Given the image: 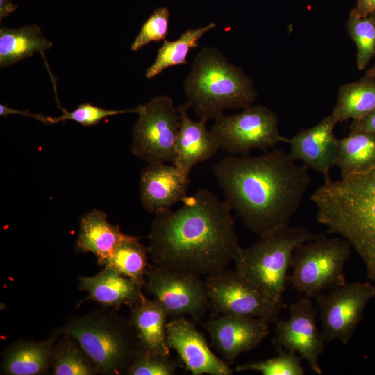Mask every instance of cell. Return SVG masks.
<instances>
[{
  "instance_id": "cell-1",
  "label": "cell",
  "mask_w": 375,
  "mask_h": 375,
  "mask_svg": "<svg viewBox=\"0 0 375 375\" xmlns=\"http://www.w3.org/2000/svg\"><path fill=\"white\" fill-rule=\"evenodd\" d=\"M182 203L156 214L147 247L153 264L201 276L226 269L242 248L230 206L204 188Z\"/></svg>"
},
{
  "instance_id": "cell-2",
  "label": "cell",
  "mask_w": 375,
  "mask_h": 375,
  "mask_svg": "<svg viewBox=\"0 0 375 375\" xmlns=\"http://www.w3.org/2000/svg\"><path fill=\"white\" fill-rule=\"evenodd\" d=\"M212 172L224 200L258 236L289 226L311 183L308 168L280 149L256 156L223 157Z\"/></svg>"
},
{
  "instance_id": "cell-3",
  "label": "cell",
  "mask_w": 375,
  "mask_h": 375,
  "mask_svg": "<svg viewBox=\"0 0 375 375\" xmlns=\"http://www.w3.org/2000/svg\"><path fill=\"white\" fill-rule=\"evenodd\" d=\"M317 221L351 244L375 283V165L338 181L331 179L310 197Z\"/></svg>"
},
{
  "instance_id": "cell-4",
  "label": "cell",
  "mask_w": 375,
  "mask_h": 375,
  "mask_svg": "<svg viewBox=\"0 0 375 375\" xmlns=\"http://www.w3.org/2000/svg\"><path fill=\"white\" fill-rule=\"evenodd\" d=\"M188 103L200 119H217L226 109L245 108L257 92L251 79L215 48L197 55L184 83Z\"/></svg>"
},
{
  "instance_id": "cell-5",
  "label": "cell",
  "mask_w": 375,
  "mask_h": 375,
  "mask_svg": "<svg viewBox=\"0 0 375 375\" xmlns=\"http://www.w3.org/2000/svg\"><path fill=\"white\" fill-rule=\"evenodd\" d=\"M115 310L101 306L71 316L56 328L79 342L101 375H126L139 353L133 325Z\"/></svg>"
},
{
  "instance_id": "cell-6",
  "label": "cell",
  "mask_w": 375,
  "mask_h": 375,
  "mask_svg": "<svg viewBox=\"0 0 375 375\" xmlns=\"http://www.w3.org/2000/svg\"><path fill=\"white\" fill-rule=\"evenodd\" d=\"M319 234L310 233L302 226H289L259 236L251 245L241 248L234 260L235 269L268 297L282 301L296 247Z\"/></svg>"
},
{
  "instance_id": "cell-7",
  "label": "cell",
  "mask_w": 375,
  "mask_h": 375,
  "mask_svg": "<svg viewBox=\"0 0 375 375\" xmlns=\"http://www.w3.org/2000/svg\"><path fill=\"white\" fill-rule=\"evenodd\" d=\"M351 249L346 239L329 238L326 233L299 244L292 256L288 276L292 288L310 299L326 289L345 284L344 266Z\"/></svg>"
},
{
  "instance_id": "cell-8",
  "label": "cell",
  "mask_w": 375,
  "mask_h": 375,
  "mask_svg": "<svg viewBox=\"0 0 375 375\" xmlns=\"http://www.w3.org/2000/svg\"><path fill=\"white\" fill-rule=\"evenodd\" d=\"M131 151L148 164L174 163L180 115L167 96H158L137 108Z\"/></svg>"
},
{
  "instance_id": "cell-9",
  "label": "cell",
  "mask_w": 375,
  "mask_h": 375,
  "mask_svg": "<svg viewBox=\"0 0 375 375\" xmlns=\"http://www.w3.org/2000/svg\"><path fill=\"white\" fill-rule=\"evenodd\" d=\"M211 128L219 149L232 156H246L256 149L263 152L274 148L288 138L279 133L276 115L262 105H251L238 114L222 115Z\"/></svg>"
},
{
  "instance_id": "cell-10",
  "label": "cell",
  "mask_w": 375,
  "mask_h": 375,
  "mask_svg": "<svg viewBox=\"0 0 375 375\" xmlns=\"http://www.w3.org/2000/svg\"><path fill=\"white\" fill-rule=\"evenodd\" d=\"M204 281L210 307L217 315L258 317L275 324L285 306L268 297L235 269H224L206 276Z\"/></svg>"
},
{
  "instance_id": "cell-11",
  "label": "cell",
  "mask_w": 375,
  "mask_h": 375,
  "mask_svg": "<svg viewBox=\"0 0 375 375\" xmlns=\"http://www.w3.org/2000/svg\"><path fill=\"white\" fill-rule=\"evenodd\" d=\"M145 279L147 292L163 305L172 319L188 315L200 321L210 308L201 276L149 264Z\"/></svg>"
},
{
  "instance_id": "cell-12",
  "label": "cell",
  "mask_w": 375,
  "mask_h": 375,
  "mask_svg": "<svg viewBox=\"0 0 375 375\" xmlns=\"http://www.w3.org/2000/svg\"><path fill=\"white\" fill-rule=\"evenodd\" d=\"M374 297L375 286L369 282L346 283L315 297L325 342L337 340L347 344Z\"/></svg>"
},
{
  "instance_id": "cell-13",
  "label": "cell",
  "mask_w": 375,
  "mask_h": 375,
  "mask_svg": "<svg viewBox=\"0 0 375 375\" xmlns=\"http://www.w3.org/2000/svg\"><path fill=\"white\" fill-rule=\"evenodd\" d=\"M317 313L310 298L292 303L288 319H278L274 324L273 342L278 349L297 353L314 373L322 375L319 361L326 342L317 327Z\"/></svg>"
},
{
  "instance_id": "cell-14",
  "label": "cell",
  "mask_w": 375,
  "mask_h": 375,
  "mask_svg": "<svg viewBox=\"0 0 375 375\" xmlns=\"http://www.w3.org/2000/svg\"><path fill=\"white\" fill-rule=\"evenodd\" d=\"M269 323L244 315H218L203 323L212 344L228 365L242 353L256 349L267 337Z\"/></svg>"
},
{
  "instance_id": "cell-15",
  "label": "cell",
  "mask_w": 375,
  "mask_h": 375,
  "mask_svg": "<svg viewBox=\"0 0 375 375\" xmlns=\"http://www.w3.org/2000/svg\"><path fill=\"white\" fill-rule=\"evenodd\" d=\"M166 337L169 348L176 351L192 375L233 374L230 365L211 351L203 335L184 317L167 322Z\"/></svg>"
},
{
  "instance_id": "cell-16",
  "label": "cell",
  "mask_w": 375,
  "mask_h": 375,
  "mask_svg": "<svg viewBox=\"0 0 375 375\" xmlns=\"http://www.w3.org/2000/svg\"><path fill=\"white\" fill-rule=\"evenodd\" d=\"M336 124L330 115L316 125L299 131L287 142L290 157L322 174L324 181L331 179L330 171L335 165L338 139L333 130Z\"/></svg>"
},
{
  "instance_id": "cell-17",
  "label": "cell",
  "mask_w": 375,
  "mask_h": 375,
  "mask_svg": "<svg viewBox=\"0 0 375 375\" xmlns=\"http://www.w3.org/2000/svg\"><path fill=\"white\" fill-rule=\"evenodd\" d=\"M189 175L172 163L148 164L140 172V201L150 213L172 209L188 195Z\"/></svg>"
},
{
  "instance_id": "cell-18",
  "label": "cell",
  "mask_w": 375,
  "mask_h": 375,
  "mask_svg": "<svg viewBox=\"0 0 375 375\" xmlns=\"http://www.w3.org/2000/svg\"><path fill=\"white\" fill-rule=\"evenodd\" d=\"M188 103L177 108L180 115V128L176 141V158L173 163L185 174L197 164L211 158L219 149L218 142L206 128V119H191L188 115Z\"/></svg>"
},
{
  "instance_id": "cell-19",
  "label": "cell",
  "mask_w": 375,
  "mask_h": 375,
  "mask_svg": "<svg viewBox=\"0 0 375 375\" xmlns=\"http://www.w3.org/2000/svg\"><path fill=\"white\" fill-rule=\"evenodd\" d=\"M61 335L56 328L45 340L20 339L10 344L1 353V374L44 375L51 369L53 346Z\"/></svg>"
},
{
  "instance_id": "cell-20",
  "label": "cell",
  "mask_w": 375,
  "mask_h": 375,
  "mask_svg": "<svg viewBox=\"0 0 375 375\" xmlns=\"http://www.w3.org/2000/svg\"><path fill=\"white\" fill-rule=\"evenodd\" d=\"M78 288L88 294L83 301L118 309L123 305L131 307L136 303L143 295L144 288L114 269L103 267L94 276H80Z\"/></svg>"
},
{
  "instance_id": "cell-21",
  "label": "cell",
  "mask_w": 375,
  "mask_h": 375,
  "mask_svg": "<svg viewBox=\"0 0 375 375\" xmlns=\"http://www.w3.org/2000/svg\"><path fill=\"white\" fill-rule=\"evenodd\" d=\"M130 308L128 319L137 335L139 352L169 356L166 337L169 314L163 305L142 295Z\"/></svg>"
},
{
  "instance_id": "cell-22",
  "label": "cell",
  "mask_w": 375,
  "mask_h": 375,
  "mask_svg": "<svg viewBox=\"0 0 375 375\" xmlns=\"http://www.w3.org/2000/svg\"><path fill=\"white\" fill-rule=\"evenodd\" d=\"M126 235L118 225L108 220L104 211L94 209L80 218L75 250L77 253H92L99 260L110 255Z\"/></svg>"
},
{
  "instance_id": "cell-23",
  "label": "cell",
  "mask_w": 375,
  "mask_h": 375,
  "mask_svg": "<svg viewBox=\"0 0 375 375\" xmlns=\"http://www.w3.org/2000/svg\"><path fill=\"white\" fill-rule=\"evenodd\" d=\"M53 43L47 40L37 25H27L19 28H0V67L4 68L35 53L43 54L51 48Z\"/></svg>"
},
{
  "instance_id": "cell-24",
  "label": "cell",
  "mask_w": 375,
  "mask_h": 375,
  "mask_svg": "<svg viewBox=\"0 0 375 375\" xmlns=\"http://www.w3.org/2000/svg\"><path fill=\"white\" fill-rule=\"evenodd\" d=\"M375 108V78L361 79L342 85L331 116L338 122L362 118Z\"/></svg>"
},
{
  "instance_id": "cell-25",
  "label": "cell",
  "mask_w": 375,
  "mask_h": 375,
  "mask_svg": "<svg viewBox=\"0 0 375 375\" xmlns=\"http://www.w3.org/2000/svg\"><path fill=\"white\" fill-rule=\"evenodd\" d=\"M375 165V134L349 133L338 140L335 165L341 177L362 172Z\"/></svg>"
},
{
  "instance_id": "cell-26",
  "label": "cell",
  "mask_w": 375,
  "mask_h": 375,
  "mask_svg": "<svg viewBox=\"0 0 375 375\" xmlns=\"http://www.w3.org/2000/svg\"><path fill=\"white\" fill-rule=\"evenodd\" d=\"M139 239L126 235L110 255L97 260V262L101 267L114 269L144 288L149 255L148 247L142 244Z\"/></svg>"
},
{
  "instance_id": "cell-27",
  "label": "cell",
  "mask_w": 375,
  "mask_h": 375,
  "mask_svg": "<svg viewBox=\"0 0 375 375\" xmlns=\"http://www.w3.org/2000/svg\"><path fill=\"white\" fill-rule=\"evenodd\" d=\"M53 375H97L98 369L79 342L72 336L61 334L51 356Z\"/></svg>"
},
{
  "instance_id": "cell-28",
  "label": "cell",
  "mask_w": 375,
  "mask_h": 375,
  "mask_svg": "<svg viewBox=\"0 0 375 375\" xmlns=\"http://www.w3.org/2000/svg\"><path fill=\"white\" fill-rule=\"evenodd\" d=\"M215 26V23L210 22L203 27L186 30L174 41L165 40L155 61L147 69L146 77L151 79L169 67L188 63L190 51L196 48L199 40Z\"/></svg>"
},
{
  "instance_id": "cell-29",
  "label": "cell",
  "mask_w": 375,
  "mask_h": 375,
  "mask_svg": "<svg viewBox=\"0 0 375 375\" xmlns=\"http://www.w3.org/2000/svg\"><path fill=\"white\" fill-rule=\"evenodd\" d=\"M278 355L267 360L249 362L239 365L235 371L258 372L263 375H303L302 358L297 353L283 349H277Z\"/></svg>"
},
{
  "instance_id": "cell-30",
  "label": "cell",
  "mask_w": 375,
  "mask_h": 375,
  "mask_svg": "<svg viewBox=\"0 0 375 375\" xmlns=\"http://www.w3.org/2000/svg\"><path fill=\"white\" fill-rule=\"evenodd\" d=\"M346 28L357 47L358 69L362 70L375 57V24L368 17L349 15Z\"/></svg>"
},
{
  "instance_id": "cell-31",
  "label": "cell",
  "mask_w": 375,
  "mask_h": 375,
  "mask_svg": "<svg viewBox=\"0 0 375 375\" xmlns=\"http://www.w3.org/2000/svg\"><path fill=\"white\" fill-rule=\"evenodd\" d=\"M61 108L62 115L58 117H47L42 114H38L37 119L46 124H53L60 122L72 120L83 126H89L98 124L107 117L130 112H137V108L132 110H107L94 106L90 103L79 104L72 111H67L63 108Z\"/></svg>"
},
{
  "instance_id": "cell-32",
  "label": "cell",
  "mask_w": 375,
  "mask_h": 375,
  "mask_svg": "<svg viewBox=\"0 0 375 375\" xmlns=\"http://www.w3.org/2000/svg\"><path fill=\"white\" fill-rule=\"evenodd\" d=\"M169 15L167 8H156L142 24L131 49L137 51L151 42L165 40L169 31Z\"/></svg>"
},
{
  "instance_id": "cell-33",
  "label": "cell",
  "mask_w": 375,
  "mask_h": 375,
  "mask_svg": "<svg viewBox=\"0 0 375 375\" xmlns=\"http://www.w3.org/2000/svg\"><path fill=\"white\" fill-rule=\"evenodd\" d=\"M178 367L169 356L139 352L126 375H174Z\"/></svg>"
},
{
  "instance_id": "cell-34",
  "label": "cell",
  "mask_w": 375,
  "mask_h": 375,
  "mask_svg": "<svg viewBox=\"0 0 375 375\" xmlns=\"http://www.w3.org/2000/svg\"><path fill=\"white\" fill-rule=\"evenodd\" d=\"M349 129V133L368 132L375 134V108L362 118L352 120Z\"/></svg>"
},
{
  "instance_id": "cell-35",
  "label": "cell",
  "mask_w": 375,
  "mask_h": 375,
  "mask_svg": "<svg viewBox=\"0 0 375 375\" xmlns=\"http://www.w3.org/2000/svg\"><path fill=\"white\" fill-rule=\"evenodd\" d=\"M374 10L375 0H357L356 6L351 11L349 15L366 17Z\"/></svg>"
},
{
  "instance_id": "cell-36",
  "label": "cell",
  "mask_w": 375,
  "mask_h": 375,
  "mask_svg": "<svg viewBox=\"0 0 375 375\" xmlns=\"http://www.w3.org/2000/svg\"><path fill=\"white\" fill-rule=\"evenodd\" d=\"M17 8L11 0H0V19L13 12Z\"/></svg>"
},
{
  "instance_id": "cell-37",
  "label": "cell",
  "mask_w": 375,
  "mask_h": 375,
  "mask_svg": "<svg viewBox=\"0 0 375 375\" xmlns=\"http://www.w3.org/2000/svg\"><path fill=\"white\" fill-rule=\"evenodd\" d=\"M365 76L375 78V64L366 71Z\"/></svg>"
},
{
  "instance_id": "cell-38",
  "label": "cell",
  "mask_w": 375,
  "mask_h": 375,
  "mask_svg": "<svg viewBox=\"0 0 375 375\" xmlns=\"http://www.w3.org/2000/svg\"><path fill=\"white\" fill-rule=\"evenodd\" d=\"M368 17L375 24V10L369 15Z\"/></svg>"
}]
</instances>
